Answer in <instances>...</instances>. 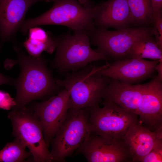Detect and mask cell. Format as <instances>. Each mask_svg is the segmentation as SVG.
<instances>
[{
	"label": "cell",
	"instance_id": "cell-20",
	"mask_svg": "<svg viewBox=\"0 0 162 162\" xmlns=\"http://www.w3.org/2000/svg\"><path fill=\"white\" fill-rule=\"evenodd\" d=\"M133 23L144 24L151 22L153 9L150 0H128Z\"/></svg>",
	"mask_w": 162,
	"mask_h": 162
},
{
	"label": "cell",
	"instance_id": "cell-8",
	"mask_svg": "<svg viewBox=\"0 0 162 162\" xmlns=\"http://www.w3.org/2000/svg\"><path fill=\"white\" fill-rule=\"evenodd\" d=\"M97 51L109 58L118 60L128 56L134 44L150 36V31L144 28H126L113 31L96 28L88 32Z\"/></svg>",
	"mask_w": 162,
	"mask_h": 162
},
{
	"label": "cell",
	"instance_id": "cell-7",
	"mask_svg": "<svg viewBox=\"0 0 162 162\" xmlns=\"http://www.w3.org/2000/svg\"><path fill=\"white\" fill-rule=\"evenodd\" d=\"M103 106L97 105L85 109L88 112L91 132L106 137L122 138L129 129L138 122L136 114L110 102L103 101Z\"/></svg>",
	"mask_w": 162,
	"mask_h": 162
},
{
	"label": "cell",
	"instance_id": "cell-9",
	"mask_svg": "<svg viewBox=\"0 0 162 162\" xmlns=\"http://www.w3.org/2000/svg\"><path fill=\"white\" fill-rule=\"evenodd\" d=\"M76 151L89 162H132L129 147L122 138L104 137L92 132Z\"/></svg>",
	"mask_w": 162,
	"mask_h": 162
},
{
	"label": "cell",
	"instance_id": "cell-17",
	"mask_svg": "<svg viewBox=\"0 0 162 162\" xmlns=\"http://www.w3.org/2000/svg\"><path fill=\"white\" fill-rule=\"evenodd\" d=\"M28 32V38L23 46L30 56L38 57L44 51L52 54L56 49V37L51 33L37 26L30 28Z\"/></svg>",
	"mask_w": 162,
	"mask_h": 162
},
{
	"label": "cell",
	"instance_id": "cell-13",
	"mask_svg": "<svg viewBox=\"0 0 162 162\" xmlns=\"http://www.w3.org/2000/svg\"><path fill=\"white\" fill-rule=\"evenodd\" d=\"M137 115L141 121L155 129L162 124V81L156 77L142 84V94Z\"/></svg>",
	"mask_w": 162,
	"mask_h": 162
},
{
	"label": "cell",
	"instance_id": "cell-6",
	"mask_svg": "<svg viewBox=\"0 0 162 162\" xmlns=\"http://www.w3.org/2000/svg\"><path fill=\"white\" fill-rule=\"evenodd\" d=\"M88 117L85 109L69 110L66 119L51 142L52 161H65V158L71 156L90 134Z\"/></svg>",
	"mask_w": 162,
	"mask_h": 162
},
{
	"label": "cell",
	"instance_id": "cell-4",
	"mask_svg": "<svg viewBox=\"0 0 162 162\" xmlns=\"http://www.w3.org/2000/svg\"><path fill=\"white\" fill-rule=\"evenodd\" d=\"M56 52L52 64L60 72L74 71L93 62L109 58L90 46L88 33L84 31L69 33L56 37Z\"/></svg>",
	"mask_w": 162,
	"mask_h": 162
},
{
	"label": "cell",
	"instance_id": "cell-22",
	"mask_svg": "<svg viewBox=\"0 0 162 162\" xmlns=\"http://www.w3.org/2000/svg\"><path fill=\"white\" fill-rule=\"evenodd\" d=\"M139 162H162V141L157 143L152 150Z\"/></svg>",
	"mask_w": 162,
	"mask_h": 162
},
{
	"label": "cell",
	"instance_id": "cell-21",
	"mask_svg": "<svg viewBox=\"0 0 162 162\" xmlns=\"http://www.w3.org/2000/svg\"><path fill=\"white\" fill-rule=\"evenodd\" d=\"M151 22L153 23L154 25L152 32L155 36V41L160 48L162 50V12L153 15Z\"/></svg>",
	"mask_w": 162,
	"mask_h": 162
},
{
	"label": "cell",
	"instance_id": "cell-16",
	"mask_svg": "<svg viewBox=\"0 0 162 162\" xmlns=\"http://www.w3.org/2000/svg\"><path fill=\"white\" fill-rule=\"evenodd\" d=\"M122 138L128 146L132 162L139 160L148 154L162 140L152 132L138 122L132 126Z\"/></svg>",
	"mask_w": 162,
	"mask_h": 162
},
{
	"label": "cell",
	"instance_id": "cell-24",
	"mask_svg": "<svg viewBox=\"0 0 162 162\" xmlns=\"http://www.w3.org/2000/svg\"><path fill=\"white\" fill-rule=\"evenodd\" d=\"M150 0L152 3L153 8V15L162 12V0Z\"/></svg>",
	"mask_w": 162,
	"mask_h": 162
},
{
	"label": "cell",
	"instance_id": "cell-2",
	"mask_svg": "<svg viewBox=\"0 0 162 162\" xmlns=\"http://www.w3.org/2000/svg\"><path fill=\"white\" fill-rule=\"evenodd\" d=\"M54 4L50 10L34 18L25 20L20 29L26 34L31 28L40 25L65 26L74 32L87 33L95 27L94 20L97 6L85 7L77 0H52Z\"/></svg>",
	"mask_w": 162,
	"mask_h": 162
},
{
	"label": "cell",
	"instance_id": "cell-18",
	"mask_svg": "<svg viewBox=\"0 0 162 162\" xmlns=\"http://www.w3.org/2000/svg\"><path fill=\"white\" fill-rule=\"evenodd\" d=\"M128 56L130 58L160 61L162 60V50L150 35L136 42Z\"/></svg>",
	"mask_w": 162,
	"mask_h": 162
},
{
	"label": "cell",
	"instance_id": "cell-10",
	"mask_svg": "<svg viewBox=\"0 0 162 162\" xmlns=\"http://www.w3.org/2000/svg\"><path fill=\"white\" fill-rule=\"evenodd\" d=\"M70 108L69 96L65 88L44 101L35 103L31 109L41 124L48 147L66 119Z\"/></svg>",
	"mask_w": 162,
	"mask_h": 162
},
{
	"label": "cell",
	"instance_id": "cell-26",
	"mask_svg": "<svg viewBox=\"0 0 162 162\" xmlns=\"http://www.w3.org/2000/svg\"><path fill=\"white\" fill-rule=\"evenodd\" d=\"M155 70L158 73L156 77L159 80L162 81V60L159 61L155 67Z\"/></svg>",
	"mask_w": 162,
	"mask_h": 162
},
{
	"label": "cell",
	"instance_id": "cell-19",
	"mask_svg": "<svg viewBox=\"0 0 162 162\" xmlns=\"http://www.w3.org/2000/svg\"><path fill=\"white\" fill-rule=\"evenodd\" d=\"M26 147L18 139L6 144L0 151V162L23 161L32 154Z\"/></svg>",
	"mask_w": 162,
	"mask_h": 162
},
{
	"label": "cell",
	"instance_id": "cell-15",
	"mask_svg": "<svg viewBox=\"0 0 162 162\" xmlns=\"http://www.w3.org/2000/svg\"><path fill=\"white\" fill-rule=\"evenodd\" d=\"M97 6L95 26L118 30L127 28L133 23L128 0H109Z\"/></svg>",
	"mask_w": 162,
	"mask_h": 162
},
{
	"label": "cell",
	"instance_id": "cell-5",
	"mask_svg": "<svg viewBox=\"0 0 162 162\" xmlns=\"http://www.w3.org/2000/svg\"><path fill=\"white\" fill-rule=\"evenodd\" d=\"M8 117L12 123L13 135L28 148L34 161L52 162L41 124L32 110L26 106L12 109Z\"/></svg>",
	"mask_w": 162,
	"mask_h": 162
},
{
	"label": "cell",
	"instance_id": "cell-11",
	"mask_svg": "<svg viewBox=\"0 0 162 162\" xmlns=\"http://www.w3.org/2000/svg\"><path fill=\"white\" fill-rule=\"evenodd\" d=\"M159 61L133 58L122 59L106 64L97 73L110 79L134 84L150 77Z\"/></svg>",
	"mask_w": 162,
	"mask_h": 162
},
{
	"label": "cell",
	"instance_id": "cell-14",
	"mask_svg": "<svg viewBox=\"0 0 162 162\" xmlns=\"http://www.w3.org/2000/svg\"><path fill=\"white\" fill-rule=\"evenodd\" d=\"M142 94V84H130L111 79L102 100L137 115Z\"/></svg>",
	"mask_w": 162,
	"mask_h": 162
},
{
	"label": "cell",
	"instance_id": "cell-25",
	"mask_svg": "<svg viewBox=\"0 0 162 162\" xmlns=\"http://www.w3.org/2000/svg\"><path fill=\"white\" fill-rule=\"evenodd\" d=\"M0 48V51L1 50ZM14 79L4 76L0 73V85L2 84L14 85Z\"/></svg>",
	"mask_w": 162,
	"mask_h": 162
},
{
	"label": "cell",
	"instance_id": "cell-12",
	"mask_svg": "<svg viewBox=\"0 0 162 162\" xmlns=\"http://www.w3.org/2000/svg\"><path fill=\"white\" fill-rule=\"evenodd\" d=\"M48 0H0V47L14 40L25 21L26 14L34 4Z\"/></svg>",
	"mask_w": 162,
	"mask_h": 162
},
{
	"label": "cell",
	"instance_id": "cell-3",
	"mask_svg": "<svg viewBox=\"0 0 162 162\" xmlns=\"http://www.w3.org/2000/svg\"><path fill=\"white\" fill-rule=\"evenodd\" d=\"M103 66L86 67L67 74L64 79L56 80L59 87L68 92L70 110H78L99 105L110 79L97 71Z\"/></svg>",
	"mask_w": 162,
	"mask_h": 162
},
{
	"label": "cell",
	"instance_id": "cell-1",
	"mask_svg": "<svg viewBox=\"0 0 162 162\" xmlns=\"http://www.w3.org/2000/svg\"><path fill=\"white\" fill-rule=\"evenodd\" d=\"M14 48L17 59L8 61L13 65L18 64L20 71L14 80L16 104L12 108L23 107L32 100L42 99L57 92L59 87L47 66L46 60L41 56L37 58L28 56L19 45H14Z\"/></svg>",
	"mask_w": 162,
	"mask_h": 162
},
{
	"label": "cell",
	"instance_id": "cell-27",
	"mask_svg": "<svg viewBox=\"0 0 162 162\" xmlns=\"http://www.w3.org/2000/svg\"><path fill=\"white\" fill-rule=\"evenodd\" d=\"M79 3L85 7H89L91 6L89 4L88 0H77ZM50 2L52 1V0H50Z\"/></svg>",
	"mask_w": 162,
	"mask_h": 162
},
{
	"label": "cell",
	"instance_id": "cell-23",
	"mask_svg": "<svg viewBox=\"0 0 162 162\" xmlns=\"http://www.w3.org/2000/svg\"><path fill=\"white\" fill-rule=\"evenodd\" d=\"M16 104L14 98L8 92L0 90V109L8 110Z\"/></svg>",
	"mask_w": 162,
	"mask_h": 162
}]
</instances>
